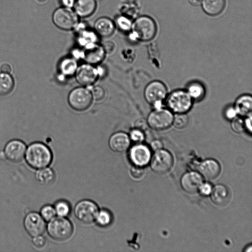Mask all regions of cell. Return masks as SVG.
Returning <instances> with one entry per match:
<instances>
[{"mask_svg":"<svg viewBox=\"0 0 252 252\" xmlns=\"http://www.w3.org/2000/svg\"><path fill=\"white\" fill-rule=\"evenodd\" d=\"M25 157L27 163L36 169L47 167L51 163L53 158L49 148L40 142L30 144L27 147Z\"/></svg>","mask_w":252,"mask_h":252,"instance_id":"6da1fadb","label":"cell"},{"mask_svg":"<svg viewBox=\"0 0 252 252\" xmlns=\"http://www.w3.org/2000/svg\"><path fill=\"white\" fill-rule=\"evenodd\" d=\"M157 30V24L152 17L140 16L133 21L128 37L133 41H149L155 37Z\"/></svg>","mask_w":252,"mask_h":252,"instance_id":"7a4b0ae2","label":"cell"},{"mask_svg":"<svg viewBox=\"0 0 252 252\" xmlns=\"http://www.w3.org/2000/svg\"><path fill=\"white\" fill-rule=\"evenodd\" d=\"M47 233L53 239L63 241L69 239L73 232L71 222L65 217H55L46 225Z\"/></svg>","mask_w":252,"mask_h":252,"instance_id":"3957f363","label":"cell"},{"mask_svg":"<svg viewBox=\"0 0 252 252\" xmlns=\"http://www.w3.org/2000/svg\"><path fill=\"white\" fill-rule=\"evenodd\" d=\"M165 99L168 109L175 114L186 113L192 105V99L187 91L183 90L173 91Z\"/></svg>","mask_w":252,"mask_h":252,"instance_id":"277c9868","label":"cell"},{"mask_svg":"<svg viewBox=\"0 0 252 252\" xmlns=\"http://www.w3.org/2000/svg\"><path fill=\"white\" fill-rule=\"evenodd\" d=\"M67 101L74 110L83 112L91 107L93 98L90 90L88 87L81 86L76 87L69 92Z\"/></svg>","mask_w":252,"mask_h":252,"instance_id":"5b68a950","label":"cell"},{"mask_svg":"<svg viewBox=\"0 0 252 252\" xmlns=\"http://www.w3.org/2000/svg\"><path fill=\"white\" fill-rule=\"evenodd\" d=\"M54 25L62 30H73L79 22V17L72 8L60 7L52 14Z\"/></svg>","mask_w":252,"mask_h":252,"instance_id":"8992f818","label":"cell"},{"mask_svg":"<svg viewBox=\"0 0 252 252\" xmlns=\"http://www.w3.org/2000/svg\"><path fill=\"white\" fill-rule=\"evenodd\" d=\"M165 85L161 81L155 80L150 82L145 87L144 95L145 100L155 109L162 107V102L167 96Z\"/></svg>","mask_w":252,"mask_h":252,"instance_id":"52a82bcc","label":"cell"},{"mask_svg":"<svg viewBox=\"0 0 252 252\" xmlns=\"http://www.w3.org/2000/svg\"><path fill=\"white\" fill-rule=\"evenodd\" d=\"M173 116V113L168 109H155L148 115L147 123L154 130H164L172 125Z\"/></svg>","mask_w":252,"mask_h":252,"instance_id":"ba28073f","label":"cell"},{"mask_svg":"<svg viewBox=\"0 0 252 252\" xmlns=\"http://www.w3.org/2000/svg\"><path fill=\"white\" fill-rule=\"evenodd\" d=\"M99 208L92 200L84 199L75 205L74 213L76 218L85 224H91L95 221Z\"/></svg>","mask_w":252,"mask_h":252,"instance_id":"9c48e42d","label":"cell"},{"mask_svg":"<svg viewBox=\"0 0 252 252\" xmlns=\"http://www.w3.org/2000/svg\"><path fill=\"white\" fill-rule=\"evenodd\" d=\"M95 66L87 63L78 66L74 74L77 83L86 87L93 86L100 74L99 70Z\"/></svg>","mask_w":252,"mask_h":252,"instance_id":"30bf717a","label":"cell"},{"mask_svg":"<svg viewBox=\"0 0 252 252\" xmlns=\"http://www.w3.org/2000/svg\"><path fill=\"white\" fill-rule=\"evenodd\" d=\"M173 158L167 151L162 149L156 151L151 161V167L156 173L162 174L168 172L172 167Z\"/></svg>","mask_w":252,"mask_h":252,"instance_id":"8fae6325","label":"cell"},{"mask_svg":"<svg viewBox=\"0 0 252 252\" xmlns=\"http://www.w3.org/2000/svg\"><path fill=\"white\" fill-rule=\"evenodd\" d=\"M24 225L27 233L32 237L42 235L45 231V221L36 212H31L25 217Z\"/></svg>","mask_w":252,"mask_h":252,"instance_id":"7c38bea8","label":"cell"},{"mask_svg":"<svg viewBox=\"0 0 252 252\" xmlns=\"http://www.w3.org/2000/svg\"><path fill=\"white\" fill-rule=\"evenodd\" d=\"M128 158L133 165L144 167L151 158V151L146 145L137 143L129 150Z\"/></svg>","mask_w":252,"mask_h":252,"instance_id":"4fadbf2b","label":"cell"},{"mask_svg":"<svg viewBox=\"0 0 252 252\" xmlns=\"http://www.w3.org/2000/svg\"><path fill=\"white\" fill-rule=\"evenodd\" d=\"M27 147L19 139H13L7 143L4 149L5 158L13 162H19L24 158Z\"/></svg>","mask_w":252,"mask_h":252,"instance_id":"5bb4252c","label":"cell"},{"mask_svg":"<svg viewBox=\"0 0 252 252\" xmlns=\"http://www.w3.org/2000/svg\"><path fill=\"white\" fill-rule=\"evenodd\" d=\"M106 55L104 50L101 44L94 43L83 48L80 53L82 59L87 63L96 65L104 60Z\"/></svg>","mask_w":252,"mask_h":252,"instance_id":"9a60e30c","label":"cell"},{"mask_svg":"<svg viewBox=\"0 0 252 252\" xmlns=\"http://www.w3.org/2000/svg\"><path fill=\"white\" fill-rule=\"evenodd\" d=\"M130 142L128 134L123 131H118L110 137L108 145L112 151L121 153L129 148Z\"/></svg>","mask_w":252,"mask_h":252,"instance_id":"2e32d148","label":"cell"},{"mask_svg":"<svg viewBox=\"0 0 252 252\" xmlns=\"http://www.w3.org/2000/svg\"><path fill=\"white\" fill-rule=\"evenodd\" d=\"M203 183L201 176L195 172H190L185 174L181 180L182 189L189 193L196 192Z\"/></svg>","mask_w":252,"mask_h":252,"instance_id":"e0dca14e","label":"cell"},{"mask_svg":"<svg viewBox=\"0 0 252 252\" xmlns=\"http://www.w3.org/2000/svg\"><path fill=\"white\" fill-rule=\"evenodd\" d=\"M115 28L114 21L107 17L98 18L94 23V30L99 37L110 36L114 32Z\"/></svg>","mask_w":252,"mask_h":252,"instance_id":"ac0fdd59","label":"cell"},{"mask_svg":"<svg viewBox=\"0 0 252 252\" xmlns=\"http://www.w3.org/2000/svg\"><path fill=\"white\" fill-rule=\"evenodd\" d=\"M220 170V166L219 162L212 159L204 160L199 167L200 174L208 180H213L218 177Z\"/></svg>","mask_w":252,"mask_h":252,"instance_id":"d6986e66","label":"cell"},{"mask_svg":"<svg viewBox=\"0 0 252 252\" xmlns=\"http://www.w3.org/2000/svg\"><path fill=\"white\" fill-rule=\"evenodd\" d=\"M96 8L95 0H76L74 11L79 17L85 18L92 15Z\"/></svg>","mask_w":252,"mask_h":252,"instance_id":"ffe728a7","label":"cell"},{"mask_svg":"<svg viewBox=\"0 0 252 252\" xmlns=\"http://www.w3.org/2000/svg\"><path fill=\"white\" fill-rule=\"evenodd\" d=\"M76 35L78 44L83 48L98 43L99 36L94 29L89 27L76 34Z\"/></svg>","mask_w":252,"mask_h":252,"instance_id":"44dd1931","label":"cell"},{"mask_svg":"<svg viewBox=\"0 0 252 252\" xmlns=\"http://www.w3.org/2000/svg\"><path fill=\"white\" fill-rule=\"evenodd\" d=\"M201 7L207 15L215 16L220 14L224 9L225 0H202Z\"/></svg>","mask_w":252,"mask_h":252,"instance_id":"7402d4cb","label":"cell"},{"mask_svg":"<svg viewBox=\"0 0 252 252\" xmlns=\"http://www.w3.org/2000/svg\"><path fill=\"white\" fill-rule=\"evenodd\" d=\"M234 107L237 115L246 117L251 114L252 97L250 94H243L236 100Z\"/></svg>","mask_w":252,"mask_h":252,"instance_id":"603a6c76","label":"cell"},{"mask_svg":"<svg viewBox=\"0 0 252 252\" xmlns=\"http://www.w3.org/2000/svg\"><path fill=\"white\" fill-rule=\"evenodd\" d=\"M229 192L227 188L222 185H217L211 192L212 201L217 205L222 206L226 204L229 199Z\"/></svg>","mask_w":252,"mask_h":252,"instance_id":"cb8c5ba5","label":"cell"},{"mask_svg":"<svg viewBox=\"0 0 252 252\" xmlns=\"http://www.w3.org/2000/svg\"><path fill=\"white\" fill-rule=\"evenodd\" d=\"M78 65L74 57H66L62 60L59 64L61 74L66 76L75 74Z\"/></svg>","mask_w":252,"mask_h":252,"instance_id":"d4e9b609","label":"cell"},{"mask_svg":"<svg viewBox=\"0 0 252 252\" xmlns=\"http://www.w3.org/2000/svg\"><path fill=\"white\" fill-rule=\"evenodd\" d=\"M14 80L10 73L0 72V95L10 94L14 89Z\"/></svg>","mask_w":252,"mask_h":252,"instance_id":"484cf974","label":"cell"},{"mask_svg":"<svg viewBox=\"0 0 252 252\" xmlns=\"http://www.w3.org/2000/svg\"><path fill=\"white\" fill-rule=\"evenodd\" d=\"M55 177L54 171L48 167L39 169L35 174L37 181L43 185L51 183L54 181Z\"/></svg>","mask_w":252,"mask_h":252,"instance_id":"4316f807","label":"cell"},{"mask_svg":"<svg viewBox=\"0 0 252 252\" xmlns=\"http://www.w3.org/2000/svg\"><path fill=\"white\" fill-rule=\"evenodd\" d=\"M188 93L192 99L198 100L203 97L205 94L204 86L198 82H192L188 87Z\"/></svg>","mask_w":252,"mask_h":252,"instance_id":"83f0119b","label":"cell"},{"mask_svg":"<svg viewBox=\"0 0 252 252\" xmlns=\"http://www.w3.org/2000/svg\"><path fill=\"white\" fill-rule=\"evenodd\" d=\"M116 27L123 32H129L132 28V21L129 17L121 14L117 16L115 20Z\"/></svg>","mask_w":252,"mask_h":252,"instance_id":"f1b7e54d","label":"cell"},{"mask_svg":"<svg viewBox=\"0 0 252 252\" xmlns=\"http://www.w3.org/2000/svg\"><path fill=\"white\" fill-rule=\"evenodd\" d=\"M113 217L112 214L106 209L99 210L95 221L97 224L103 227L109 226L112 222Z\"/></svg>","mask_w":252,"mask_h":252,"instance_id":"f546056e","label":"cell"},{"mask_svg":"<svg viewBox=\"0 0 252 252\" xmlns=\"http://www.w3.org/2000/svg\"><path fill=\"white\" fill-rule=\"evenodd\" d=\"M54 207L58 217H66L69 215L71 210L69 203L63 200L58 201Z\"/></svg>","mask_w":252,"mask_h":252,"instance_id":"4dcf8cb0","label":"cell"},{"mask_svg":"<svg viewBox=\"0 0 252 252\" xmlns=\"http://www.w3.org/2000/svg\"><path fill=\"white\" fill-rule=\"evenodd\" d=\"M189 119L186 113L175 114L173 116L172 125L177 129H183L189 125Z\"/></svg>","mask_w":252,"mask_h":252,"instance_id":"1f68e13d","label":"cell"},{"mask_svg":"<svg viewBox=\"0 0 252 252\" xmlns=\"http://www.w3.org/2000/svg\"><path fill=\"white\" fill-rule=\"evenodd\" d=\"M40 215L45 221H49L56 217V214L54 206L46 205L41 209Z\"/></svg>","mask_w":252,"mask_h":252,"instance_id":"d6a6232c","label":"cell"},{"mask_svg":"<svg viewBox=\"0 0 252 252\" xmlns=\"http://www.w3.org/2000/svg\"><path fill=\"white\" fill-rule=\"evenodd\" d=\"M93 100L100 101L102 100L106 96V92L104 88L100 86H94L90 89Z\"/></svg>","mask_w":252,"mask_h":252,"instance_id":"836d02e7","label":"cell"},{"mask_svg":"<svg viewBox=\"0 0 252 252\" xmlns=\"http://www.w3.org/2000/svg\"><path fill=\"white\" fill-rule=\"evenodd\" d=\"M130 141L136 144L141 143L145 139V134L141 129L133 128L131 129L128 134Z\"/></svg>","mask_w":252,"mask_h":252,"instance_id":"e575fe53","label":"cell"},{"mask_svg":"<svg viewBox=\"0 0 252 252\" xmlns=\"http://www.w3.org/2000/svg\"><path fill=\"white\" fill-rule=\"evenodd\" d=\"M231 120V127L234 132L239 133L244 131L245 128L244 120L242 118L236 116Z\"/></svg>","mask_w":252,"mask_h":252,"instance_id":"d590c367","label":"cell"},{"mask_svg":"<svg viewBox=\"0 0 252 252\" xmlns=\"http://www.w3.org/2000/svg\"><path fill=\"white\" fill-rule=\"evenodd\" d=\"M145 169L144 167L133 165L130 169V174L131 177L135 179H140L143 177L145 174Z\"/></svg>","mask_w":252,"mask_h":252,"instance_id":"8d00e7d4","label":"cell"},{"mask_svg":"<svg viewBox=\"0 0 252 252\" xmlns=\"http://www.w3.org/2000/svg\"><path fill=\"white\" fill-rule=\"evenodd\" d=\"M33 245L37 248H42L46 243V240L42 235L33 237L32 240Z\"/></svg>","mask_w":252,"mask_h":252,"instance_id":"74e56055","label":"cell"},{"mask_svg":"<svg viewBox=\"0 0 252 252\" xmlns=\"http://www.w3.org/2000/svg\"><path fill=\"white\" fill-rule=\"evenodd\" d=\"M102 46L106 54H110L114 52L116 49V45L114 42L112 41H105Z\"/></svg>","mask_w":252,"mask_h":252,"instance_id":"f35d334b","label":"cell"},{"mask_svg":"<svg viewBox=\"0 0 252 252\" xmlns=\"http://www.w3.org/2000/svg\"><path fill=\"white\" fill-rule=\"evenodd\" d=\"M211 185L207 183L202 184L200 186L199 189L200 193L205 195H208L211 193L212 191Z\"/></svg>","mask_w":252,"mask_h":252,"instance_id":"ab89813d","label":"cell"},{"mask_svg":"<svg viewBox=\"0 0 252 252\" xmlns=\"http://www.w3.org/2000/svg\"><path fill=\"white\" fill-rule=\"evenodd\" d=\"M224 115L225 117L229 120H232L237 115L234 106H230L227 107L225 111Z\"/></svg>","mask_w":252,"mask_h":252,"instance_id":"60d3db41","label":"cell"},{"mask_svg":"<svg viewBox=\"0 0 252 252\" xmlns=\"http://www.w3.org/2000/svg\"><path fill=\"white\" fill-rule=\"evenodd\" d=\"M150 146L153 150L157 151L162 148L163 144L160 140L156 139L151 142Z\"/></svg>","mask_w":252,"mask_h":252,"instance_id":"b9f144b4","label":"cell"},{"mask_svg":"<svg viewBox=\"0 0 252 252\" xmlns=\"http://www.w3.org/2000/svg\"><path fill=\"white\" fill-rule=\"evenodd\" d=\"M245 128L247 129L250 133L252 132V115L250 114L246 116L244 120Z\"/></svg>","mask_w":252,"mask_h":252,"instance_id":"7bdbcfd3","label":"cell"},{"mask_svg":"<svg viewBox=\"0 0 252 252\" xmlns=\"http://www.w3.org/2000/svg\"><path fill=\"white\" fill-rule=\"evenodd\" d=\"M62 6L72 8L73 7L76 0H59Z\"/></svg>","mask_w":252,"mask_h":252,"instance_id":"ee69618b","label":"cell"},{"mask_svg":"<svg viewBox=\"0 0 252 252\" xmlns=\"http://www.w3.org/2000/svg\"><path fill=\"white\" fill-rule=\"evenodd\" d=\"M12 71V68L10 64L4 63L1 64L0 67V71L5 73H10Z\"/></svg>","mask_w":252,"mask_h":252,"instance_id":"f6af8a7d","label":"cell"},{"mask_svg":"<svg viewBox=\"0 0 252 252\" xmlns=\"http://www.w3.org/2000/svg\"><path fill=\"white\" fill-rule=\"evenodd\" d=\"M189 1L191 5L196 6L201 4L202 0H189Z\"/></svg>","mask_w":252,"mask_h":252,"instance_id":"bcb514c9","label":"cell"},{"mask_svg":"<svg viewBox=\"0 0 252 252\" xmlns=\"http://www.w3.org/2000/svg\"><path fill=\"white\" fill-rule=\"evenodd\" d=\"M252 251V246L251 245L248 246L247 247L245 248V249L244 250V252H251Z\"/></svg>","mask_w":252,"mask_h":252,"instance_id":"7dc6e473","label":"cell"},{"mask_svg":"<svg viewBox=\"0 0 252 252\" xmlns=\"http://www.w3.org/2000/svg\"><path fill=\"white\" fill-rule=\"evenodd\" d=\"M0 158L1 159H4L5 158V154L3 152H0Z\"/></svg>","mask_w":252,"mask_h":252,"instance_id":"c3c4849f","label":"cell"},{"mask_svg":"<svg viewBox=\"0 0 252 252\" xmlns=\"http://www.w3.org/2000/svg\"><path fill=\"white\" fill-rule=\"evenodd\" d=\"M38 2L40 3H44L46 2L47 0H36Z\"/></svg>","mask_w":252,"mask_h":252,"instance_id":"681fc988","label":"cell"},{"mask_svg":"<svg viewBox=\"0 0 252 252\" xmlns=\"http://www.w3.org/2000/svg\"><path fill=\"white\" fill-rule=\"evenodd\" d=\"M96 1H101L102 0H95Z\"/></svg>","mask_w":252,"mask_h":252,"instance_id":"f907efd6","label":"cell"}]
</instances>
